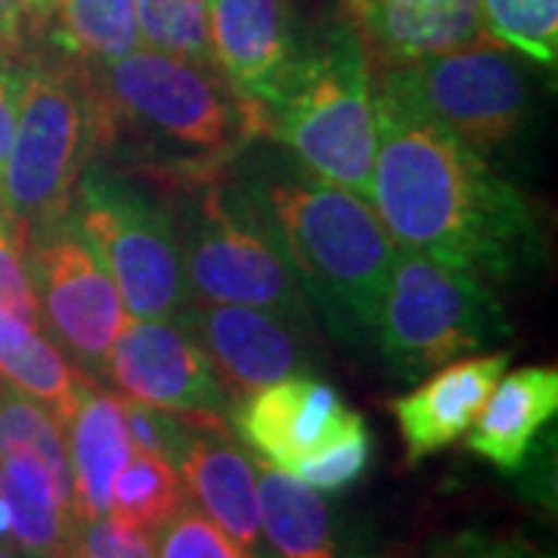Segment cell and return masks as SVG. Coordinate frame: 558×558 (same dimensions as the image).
<instances>
[{"mask_svg": "<svg viewBox=\"0 0 558 558\" xmlns=\"http://www.w3.org/2000/svg\"><path fill=\"white\" fill-rule=\"evenodd\" d=\"M376 124L369 202L398 248L490 286L537 270L543 233L534 208L481 149L379 97Z\"/></svg>", "mask_w": 558, "mask_h": 558, "instance_id": "obj_1", "label": "cell"}, {"mask_svg": "<svg viewBox=\"0 0 558 558\" xmlns=\"http://www.w3.org/2000/svg\"><path fill=\"white\" fill-rule=\"evenodd\" d=\"M84 65L97 149H119L134 171L165 193L220 174V165L264 137L260 112L223 81L215 65L159 50H131Z\"/></svg>", "mask_w": 558, "mask_h": 558, "instance_id": "obj_2", "label": "cell"}, {"mask_svg": "<svg viewBox=\"0 0 558 558\" xmlns=\"http://www.w3.org/2000/svg\"><path fill=\"white\" fill-rule=\"evenodd\" d=\"M245 196L270 227L307 307L344 344L376 332L398 245L373 202L301 171H264Z\"/></svg>", "mask_w": 558, "mask_h": 558, "instance_id": "obj_3", "label": "cell"}, {"mask_svg": "<svg viewBox=\"0 0 558 558\" xmlns=\"http://www.w3.org/2000/svg\"><path fill=\"white\" fill-rule=\"evenodd\" d=\"M264 134L279 140L307 174L369 199L379 143L373 69L348 22L307 35L289 78L264 109Z\"/></svg>", "mask_w": 558, "mask_h": 558, "instance_id": "obj_4", "label": "cell"}, {"mask_svg": "<svg viewBox=\"0 0 558 558\" xmlns=\"http://www.w3.org/2000/svg\"><path fill=\"white\" fill-rule=\"evenodd\" d=\"M97 124L84 65L57 50L22 57L20 116L0 171V211L22 236L69 218Z\"/></svg>", "mask_w": 558, "mask_h": 558, "instance_id": "obj_5", "label": "cell"}, {"mask_svg": "<svg viewBox=\"0 0 558 558\" xmlns=\"http://www.w3.org/2000/svg\"><path fill=\"white\" fill-rule=\"evenodd\" d=\"M190 301L245 304L311 329V307L258 208L215 178L168 193Z\"/></svg>", "mask_w": 558, "mask_h": 558, "instance_id": "obj_6", "label": "cell"}, {"mask_svg": "<svg viewBox=\"0 0 558 558\" xmlns=\"http://www.w3.org/2000/svg\"><path fill=\"white\" fill-rule=\"evenodd\" d=\"M373 339L398 381H416L450 360L512 339L497 292L462 267L398 248Z\"/></svg>", "mask_w": 558, "mask_h": 558, "instance_id": "obj_7", "label": "cell"}, {"mask_svg": "<svg viewBox=\"0 0 558 558\" xmlns=\"http://www.w3.org/2000/svg\"><path fill=\"white\" fill-rule=\"evenodd\" d=\"M72 223L102 260L131 319L174 317L190 301L171 208L137 180L90 159L72 196Z\"/></svg>", "mask_w": 558, "mask_h": 558, "instance_id": "obj_8", "label": "cell"}, {"mask_svg": "<svg viewBox=\"0 0 558 558\" xmlns=\"http://www.w3.org/2000/svg\"><path fill=\"white\" fill-rule=\"evenodd\" d=\"M373 94L481 153L519 137L531 109V78L497 40L373 72Z\"/></svg>", "mask_w": 558, "mask_h": 558, "instance_id": "obj_9", "label": "cell"}, {"mask_svg": "<svg viewBox=\"0 0 558 558\" xmlns=\"http://www.w3.org/2000/svg\"><path fill=\"white\" fill-rule=\"evenodd\" d=\"M40 323L87 379L100 381L124 319L119 289L72 218L25 236Z\"/></svg>", "mask_w": 558, "mask_h": 558, "instance_id": "obj_10", "label": "cell"}, {"mask_svg": "<svg viewBox=\"0 0 558 558\" xmlns=\"http://www.w3.org/2000/svg\"><path fill=\"white\" fill-rule=\"evenodd\" d=\"M102 379L121 398L171 410L196 428H227L233 407L196 339L174 317L124 323Z\"/></svg>", "mask_w": 558, "mask_h": 558, "instance_id": "obj_11", "label": "cell"}, {"mask_svg": "<svg viewBox=\"0 0 558 558\" xmlns=\"http://www.w3.org/2000/svg\"><path fill=\"white\" fill-rule=\"evenodd\" d=\"M230 418L255 462L289 478L366 425L329 381L311 373L279 379L233 400Z\"/></svg>", "mask_w": 558, "mask_h": 558, "instance_id": "obj_12", "label": "cell"}, {"mask_svg": "<svg viewBox=\"0 0 558 558\" xmlns=\"http://www.w3.org/2000/svg\"><path fill=\"white\" fill-rule=\"evenodd\" d=\"M174 319L196 339L230 400L289 376H304L314 366L307 348L311 329L270 311L186 301Z\"/></svg>", "mask_w": 558, "mask_h": 558, "instance_id": "obj_13", "label": "cell"}, {"mask_svg": "<svg viewBox=\"0 0 558 558\" xmlns=\"http://www.w3.org/2000/svg\"><path fill=\"white\" fill-rule=\"evenodd\" d=\"M208 32L218 72L264 121L307 40L292 0H208Z\"/></svg>", "mask_w": 558, "mask_h": 558, "instance_id": "obj_14", "label": "cell"}, {"mask_svg": "<svg viewBox=\"0 0 558 558\" xmlns=\"http://www.w3.org/2000/svg\"><path fill=\"white\" fill-rule=\"evenodd\" d=\"M373 72L494 40L481 0H341Z\"/></svg>", "mask_w": 558, "mask_h": 558, "instance_id": "obj_15", "label": "cell"}, {"mask_svg": "<svg viewBox=\"0 0 558 558\" xmlns=\"http://www.w3.org/2000/svg\"><path fill=\"white\" fill-rule=\"evenodd\" d=\"M509 360L512 354L506 348L450 360L428 373L413 391L388 403L410 465L465 438L499 376L509 369Z\"/></svg>", "mask_w": 558, "mask_h": 558, "instance_id": "obj_16", "label": "cell"}, {"mask_svg": "<svg viewBox=\"0 0 558 558\" xmlns=\"http://www.w3.org/2000/svg\"><path fill=\"white\" fill-rule=\"evenodd\" d=\"M260 527L274 558H376L357 521L301 481L258 465Z\"/></svg>", "mask_w": 558, "mask_h": 558, "instance_id": "obj_17", "label": "cell"}, {"mask_svg": "<svg viewBox=\"0 0 558 558\" xmlns=\"http://www.w3.org/2000/svg\"><path fill=\"white\" fill-rule=\"evenodd\" d=\"M186 499L236 539L252 558H274L260 527L258 469L230 438V428H205L180 465Z\"/></svg>", "mask_w": 558, "mask_h": 558, "instance_id": "obj_18", "label": "cell"}, {"mask_svg": "<svg viewBox=\"0 0 558 558\" xmlns=\"http://www.w3.org/2000/svg\"><path fill=\"white\" fill-rule=\"evenodd\" d=\"M556 413V366H521L502 373L475 425L465 432V447L499 472H519Z\"/></svg>", "mask_w": 558, "mask_h": 558, "instance_id": "obj_19", "label": "cell"}, {"mask_svg": "<svg viewBox=\"0 0 558 558\" xmlns=\"http://www.w3.org/2000/svg\"><path fill=\"white\" fill-rule=\"evenodd\" d=\"M69 472H72V502L78 519L109 515L112 481L134 453L124 398L119 391L100 388L94 381L81 395L75 413L62 425Z\"/></svg>", "mask_w": 558, "mask_h": 558, "instance_id": "obj_20", "label": "cell"}, {"mask_svg": "<svg viewBox=\"0 0 558 558\" xmlns=\"http://www.w3.org/2000/svg\"><path fill=\"white\" fill-rule=\"evenodd\" d=\"M0 499L10 512V537L28 558H75L78 515L72 487L40 459L0 457Z\"/></svg>", "mask_w": 558, "mask_h": 558, "instance_id": "obj_21", "label": "cell"}, {"mask_svg": "<svg viewBox=\"0 0 558 558\" xmlns=\"http://www.w3.org/2000/svg\"><path fill=\"white\" fill-rule=\"evenodd\" d=\"M0 376L16 391L44 403L60 425L75 413L81 395L94 385L60 344L22 319L0 311Z\"/></svg>", "mask_w": 558, "mask_h": 558, "instance_id": "obj_22", "label": "cell"}, {"mask_svg": "<svg viewBox=\"0 0 558 558\" xmlns=\"http://www.w3.org/2000/svg\"><path fill=\"white\" fill-rule=\"evenodd\" d=\"M50 20L57 50L87 65L116 62L140 47L134 0H60Z\"/></svg>", "mask_w": 558, "mask_h": 558, "instance_id": "obj_23", "label": "cell"}, {"mask_svg": "<svg viewBox=\"0 0 558 558\" xmlns=\"http://www.w3.org/2000/svg\"><path fill=\"white\" fill-rule=\"evenodd\" d=\"M186 506V487L174 465L165 459L134 450L124 462L119 478L112 481L109 515L137 527L143 534H156Z\"/></svg>", "mask_w": 558, "mask_h": 558, "instance_id": "obj_24", "label": "cell"}, {"mask_svg": "<svg viewBox=\"0 0 558 558\" xmlns=\"http://www.w3.org/2000/svg\"><path fill=\"white\" fill-rule=\"evenodd\" d=\"M13 453L40 459L57 478L72 487L65 435H62L57 416L35 398L16 391L13 385H3V391H0V457H13Z\"/></svg>", "mask_w": 558, "mask_h": 558, "instance_id": "obj_25", "label": "cell"}, {"mask_svg": "<svg viewBox=\"0 0 558 558\" xmlns=\"http://www.w3.org/2000/svg\"><path fill=\"white\" fill-rule=\"evenodd\" d=\"M134 10L140 44L180 60L215 65L208 0H134Z\"/></svg>", "mask_w": 558, "mask_h": 558, "instance_id": "obj_26", "label": "cell"}, {"mask_svg": "<svg viewBox=\"0 0 558 558\" xmlns=\"http://www.w3.org/2000/svg\"><path fill=\"white\" fill-rule=\"evenodd\" d=\"M487 35L527 60L556 69L558 0H481Z\"/></svg>", "mask_w": 558, "mask_h": 558, "instance_id": "obj_27", "label": "cell"}, {"mask_svg": "<svg viewBox=\"0 0 558 558\" xmlns=\"http://www.w3.org/2000/svg\"><path fill=\"white\" fill-rule=\"evenodd\" d=\"M124 418H128V432H131L134 450L165 459L178 472L196 435L205 432V428H196L193 422H186L171 410H161V407H153V403H140V400L128 398H124Z\"/></svg>", "mask_w": 558, "mask_h": 558, "instance_id": "obj_28", "label": "cell"}, {"mask_svg": "<svg viewBox=\"0 0 558 558\" xmlns=\"http://www.w3.org/2000/svg\"><path fill=\"white\" fill-rule=\"evenodd\" d=\"M156 558H252L196 506H183L174 519L153 534Z\"/></svg>", "mask_w": 558, "mask_h": 558, "instance_id": "obj_29", "label": "cell"}, {"mask_svg": "<svg viewBox=\"0 0 558 558\" xmlns=\"http://www.w3.org/2000/svg\"><path fill=\"white\" fill-rule=\"evenodd\" d=\"M369 462H373V438H369V428L363 425L354 435L341 438L336 447H329L326 453L311 459L295 475V481L314 487L319 494H341L369 472Z\"/></svg>", "mask_w": 558, "mask_h": 558, "instance_id": "obj_30", "label": "cell"}, {"mask_svg": "<svg viewBox=\"0 0 558 558\" xmlns=\"http://www.w3.org/2000/svg\"><path fill=\"white\" fill-rule=\"evenodd\" d=\"M0 311L35 329H44L25 255V236L7 218H0Z\"/></svg>", "mask_w": 558, "mask_h": 558, "instance_id": "obj_31", "label": "cell"}, {"mask_svg": "<svg viewBox=\"0 0 558 558\" xmlns=\"http://www.w3.org/2000/svg\"><path fill=\"white\" fill-rule=\"evenodd\" d=\"M75 558H156V543L116 515L78 519Z\"/></svg>", "mask_w": 558, "mask_h": 558, "instance_id": "obj_32", "label": "cell"}, {"mask_svg": "<svg viewBox=\"0 0 558 558\" xmlns=\"http://www.w3.org/2000/svg\"><path fill=\"white\" fill-rule=\"evenodd\" d=\"M432 558H553L534 543L515 534H490V531H462L440 543Z\"/></svg>", "mask_w": 558, "mask_h": 558, "instance_id": "obj_33", "label": "cell"}, {"mask_svg": "<svg viewBox=\"0 0 558 558\" xmlns=\"http://www.w3.org/2000/svg\"><path fill=\"white\" fill-rule=\"evenodd\" d=\"M20 90H22V60L0 57V171L13 143L16 116H20Z\"/></svg>", "mask_w": 558, "mask_h": 558, "instance_id": "obj_34", "label": "cell"}, {"mask_svg": "<svg viewBox=\"0 0 558 558\" xmlns=\"http://www.w3.org/2000/svg\"><path fill=\"white\" fill-rule=\"evenodd\" d=\"M28 10L22 0H0V57L22 60L28 50Z\"/></svg>", "mask_w": 558, "mask_h": 558, "instance_id": "obj_35", "label": "cell"}, {"mask_svg": "<svg viewBox=\"0 0 558 558\" xmlns=\"http://www.w3.org/2000/svg\"><path fill=\"white\" fill-rule=\"evenodd\" d=\"M22 3H25L28 16L35 22H50V16H53L57 7H60V0H22Z\"/></svg>", "mask_w": 558, "mask_h": 558, "instance_id": "obj_36", "label": "cell"}, {"mask_svg": "<svg viewBox=\"0 0 558 558\" xmlns=\"http://www.w3.org/2000/svg\"><path fill=\"white\" fill-rule=\"evenodd\" d=\"M0 558H28L25 553H20L13 543H7V539H0Z\"/></svg>", "mask_w": 558, "mask_h": 558, "instance_id": "obj_37", "label": "cell"}, {"mask_svg": "<svg viewBox=\"0 0 558 558\" xmlns=\"http://www.w3.org/2000/svg\"><path fill=\"white\" fill-rule=\"evenodd\" d=\"M3 385H7V381H3V376H0V391H3Z\"/></svg>", "mask_w": 558, "mask_h": 558, "instance_id": "obj_38", "label": "cell"}, {"mask_svg": "<svg viewBox=\"0 0 558 558\" xmlns=\"http://www.w3.org/2000/svg\"><path fill=\"white\" fill-rule=\"evenodd\" d=\"M0 218H3V211H0Z\"/></svg>", "mask_w": 558, "mask_h": 558, "instance_id": "obj_39", "label": "cell"}]
</instances>
